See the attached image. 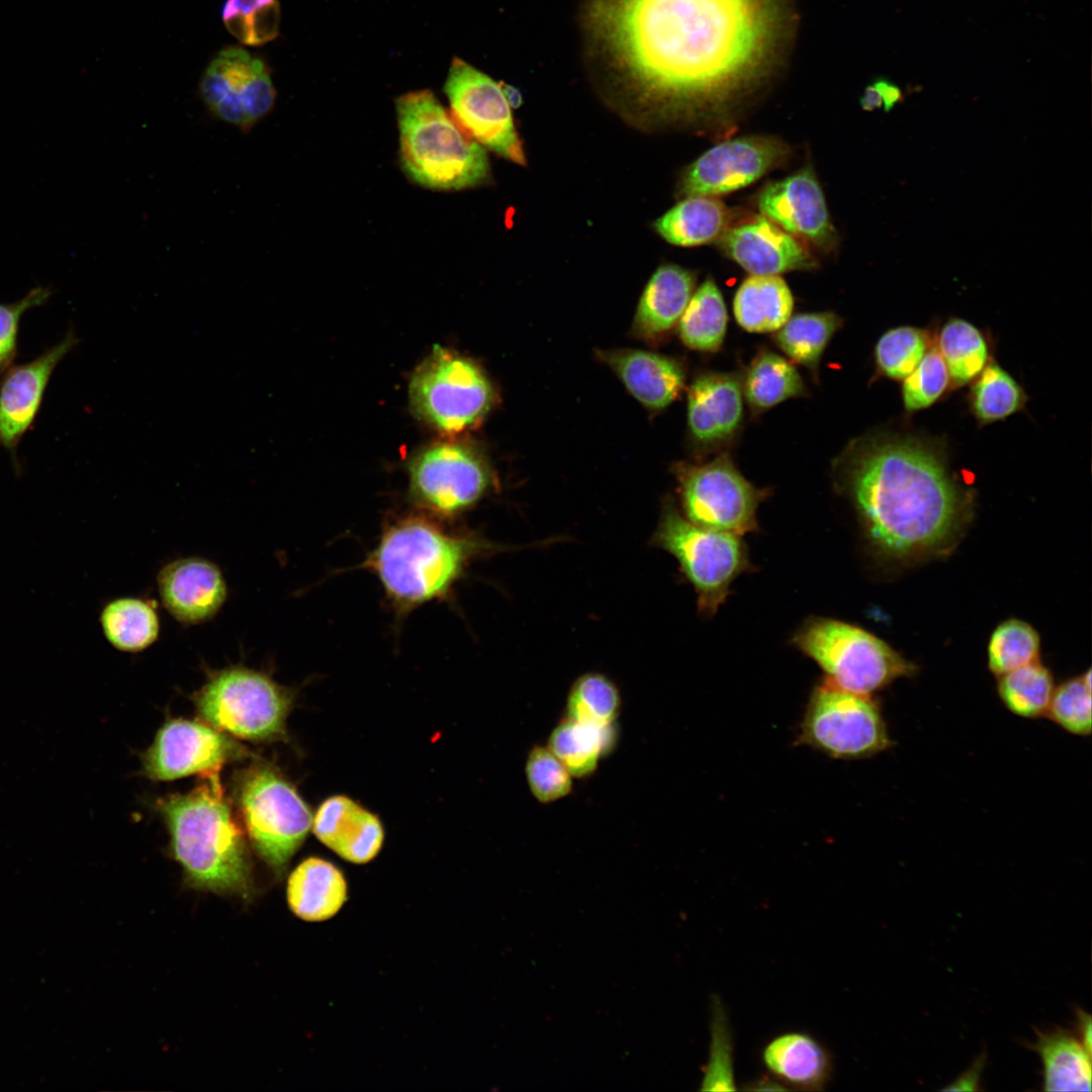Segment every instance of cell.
<instances>
[{
	"label": "cell",
	"mask_w": 1092,
	"mask_h": 1092,
	"mask_svg": "<svg viewBox=\"0 0 1092 1092\" xmlns=\"http://www.w3.org/2000/svg\"><path fill=\"white\" fill-rule=\"evenodd\" d=\"M776 0H590L607 64L657 99L722 100L751 80L776 38Z\"/></svg>",
	"instance_id": "1"
},
{
	"label": "cell",
	"mask_w": 1092,
	"mask_h": 1092,
	"mask_svg": "<svg viewBox=\"0 0 1092 1092\" xmlns=\"http://www.w3.org/2000/svg\"><path fill=\"white\" fill-rule=\"evenodd\" d=\"M834 486L852 506L873 551L904 558L944 545L960 527L966 493L938 444L880 433L851 441L835 459Z\"/></svg>",
	"instance_id": "2"
},
{
	"label": "cell",
	"mask_w": 1092,
	"mask_h": 1092,
	"mask_svg": "<svg viewBox=\"0 0 1092 1092\" xmlns=\"http://www.w3.org/2000/svg\"><path fill=\"white\" fill-rule=\"evenodd\" d=\"M488 548L424 513L393 518L361 568L374 574L396 615L447 599L473 558Z\"/></svg>",
	"instance_id": "3"
},
{
	"label": "cell",
	"mask_w": 1092,
	"mask_h": 1092,
	"mask_svg": "<svg viewBox=\"0 0 1092 1092\" xmlns=\"http://www.w3.org/2000/svg\"><path fill=\"white\" fill-rule=\"evenodd\" d=\"M203 777L189 793L159 802L172 856L190 888L249 901L255 886L244 835L224 800L219 771Z\"/></svg>",
	"instance_id": "4"
},
{
	"label": "cell",
	"mask_w": 1092,
	"mask_h": 1092,
	"mask_svg": "<svg viewBox=\"0 0 1092 1092\" xmlns=\"http://www.w3.org/2000/svg\"><path fill=\"white\" fill-rule=\"evenodd\" d=\"M400 158L405 173L434 189H463L485 182V149L460 127L430 90L408 92L396 101Z\"/></svg>",
	"instance_id": "5"
},
{
	"label": "cell",
	"mask_w": 1092,
	"mask_h": 1092,
	"mask_svg": "<svg viewBox=\"0 0 1092 1092\" xmlns=\"http://www.w3.org/2000/svg\"><path fill=\"white\" fill-rule=\"evenodd\" d=\"M790 641L821 667L827 680L853 693L871 695L915 671L882 639L834 618H807Z\"/></svg>",
	"instance_id": "6"
},
{
	"label": "cell",
	"mask_w": 1092,
	"mask_h": 1092,
	"mask_svg": "<svg viewBox=\"0 0 1092 1092\" xmlns=\"http://www.w3.org/2000/svg\"><path fill=\"white\" fill-rule=\"evenodd\" d=\"M652 543L676 559L704 618L717 613L740 575L754 571L741 536L694 524L672 500L664 503Z\"/></svg>",
	"instance_id": "7"
},
{
	"label": "cell",
	"mask_w": 1092,
	"mask_h": 1092,
	"mask_svg": "<svg viewBox=\"0 0 1092 1092\" xmlns=\"http://www.w3.org/2000/svg\"><path fill=\"white\" fill-rule=\"evenodd\" d=\"M293 701L291 689L243 665L210 672L194 696L196 710L208 724L253 741L282 737Z\"/></svg>",
	"instance_id": "8"
},
{
	"label": "cell",
	"mask_w": 1092,
	"mask_h": 1092,
	"mask_svg": "<svg viewBox=\"0 0 1092 1092\" xmlns=\"http://www.w3.org/2000/svg\"><path fill=\"white\" fill-rule=\"evenodd\" d=\"M238 801L254 849L280 876L312 826L308 805L267 764L253 766L245 774Z\"/></svg>",
	"instance_id": "9"
},
{
	"label": "cell",
	"mask_w": 1092,
	"mask_h": 1092,
	"mask_svg": "<svg viewBox=\"0 0 1092 1092\" xmlns=\"http://www.w3.org/2000/svg\"><path fill=\"white\" fill-rule=\"evenodd\" d=\"M798 742L838 759L869 757L892 745L878 703L826 678L811 693Z\"/></svg>",
	"instance_id": "10"
},
{
	"label": "cell",
	"mask_w": 1092,
	"mask_h": 1092,
	"mask_svg": "<svg viewBox=\"0 0 1092 1092\" xmlns=\"http://www.w3.org/2000/svg\"><path fill=\"white\" fill-rule=\"evenodd\" d=\"M410 396L416 413L444 433L479 421L492 402L491 386L470 360L436 347L415 371Z\"/></svg>",
	"instance_id": "11"
},
{
	"label": "cell",
	"mask_w": 1092,
	"mask_h": 1092,
	"mask_svg": "<svg viewBox=\"0 0 1092 1092\" xmlns=\"http://www.w3.org/2000/svg\"><path fill=\"white\" fill-rule=\"evenodd\" d=\"M677 477L681 513L694 524L741 537L759 531L757 510L769 491L749 482L728 456L686 466Z\"/></svg>",
	"instance_id": "12"
},
{
	"label": "cell",
	"mask_w": 1092,
	"mask_h": 1092,
	"mask_svg": "<svg viewBox=\"0 0 1092 1092\" xmlns=\"http://www.w3.org/2000/svg\"><path fill=\"white\" fill-rule=\"evenodd\" d=\"M407 471L408 495L414 506L443 522L471 509L491 483L481 457L453 442L437 443L417 454Z\"/></svg>",
	"instance_id": "13"
},
{
	"label": "cell",
	"mask_w": 1092,
	"mask_h": 1092,
	"mask_svg": "<svg viewBox=\"0 0 1092 1092\" xmlns=\"http://www.w3.org/2000/svg\"><path fill=\"white\" fill-rule=\"evenodd\" d=\"M444 91L451 115L468 136L500 157L525 165L524 150L502 83L454 58Z\"/></svg>",
	"instance_id": "14"
},
{
	"label": "cell",
	"mask_w": 1092,
	"mask_h": 1092,
	"mask_svg": "<svg viewBox=\"0 0 1092 1092\" xmlns=\"http://www.w3.org/2000/svg\"><path fill=\"white\" fill-rule=\"evenodd\" d=\"M200 97L218 119L250 131L274 107L275 87L265 64L246 50H222L204 71Z\"/></svg>",
	"instance_id": "15"
},
{
	"label": "cell",
	"mask_w": 1092,
	"mask_h": 1092,
	"mask_svg": "<svg viewBox=\"0 0 1092 1092\" xmlns=\"http://www.w3.org/2000/svg\"><path fill=\"white\" fill-rule=\"evenodd\" d=\"M244 750L216 728L184 719L168 720L143 756L145 775L171 781L193 774L219 771Z\"/></svg>",
	"instance_id": "16"
},
{
	"label": "cell",
	"mask_w": 1092,
	"mask_h": 1092,
	"mask_svg": "<svg viewBox=\"0 0 1092 1092\" xmlns=\"http://www.w3.org/2000/svg\"><path fill=\"white\" fill-rule=\"evenodd\" d=\"M786 146L762 136L723 142L701 155L687 170L681 192L688 196L730 193L755 182L783 162Z\"/></svg>",
	"instance_id": "17"
},
{
	"label": "cell",
	"mask_w": 1092,
	"mask_h": 1092,
	"mask_svg": "<svg viewBox=\"0 0 1092 1092\" xmlns=\"http://www.w3.org/2000/svg\"><path fill=\"white\" fill-rule=\"evenodd\" d=\"M78 342L70 331L61 342L34 360L3 371L0 381V446L9 451L13 460L20 439L31 428L38 414L55 368Z\"/></svg>",
	"instance_id": "18"
},
{
	"label": "cell",
	"mask_w": 1092,
	"mask_h": 1092,
	"mask_svg": "<svg viewBox=\"0 0 1092 1092\" xmlns=\"http://www.w3.org/2000/svg\"><path fill=\"white\" fill-rule=\"evenodd\" d=\"M157 583L164 607L183 625L211 620L228 597L226 582L219 567L200 557L169 562L159 571Z\"/></svg>",
	"instance_id": "19"
},
{
	"label": "cell",
	"mask_w": 1092,
	"mask_h": 1092,
	"mask_svg": "<svg viewBox=\"0 0 1092 1092\" xmlns=\"http://www.w3.org/2000/svg\"><path fill=\"white\" fill-rule=\"evenodd\" d=\"M758 205L787 233L821 247L832 243L833 229L825 198L811 169L767 185L759 195Z\"/></svg>",
	"instance_id": "20"
},
{
	"label": "cell",
	"mask_w": 1092,
	"mask_h": 1092,
	"mask_svg": "<svg viewBox=\"0 0 1092 1092\" xmlns=\"http://www.w3.org/2000/svg\"><path fill=\"white\" fill-rule=\"evenodd\" d=\"M722 246L752 275H779L813 265L807 250L764 216L725 233Z\"/></svg>",
	"instance_id": "21"
},
{
	"label": "cell",
	"mask_w": 1092,
	"mask_h": 1092,
	"mask_svg": "<svg viewBox=\"0 0 1092 1092\" xmlns=\"http://www.w3.org/2000/svg\"><path fill=\"white\" fill-rule=\"evenodd\" d=\"M312 830L322 843L354 863L373 859L384 839L379 818L346 796H334L321 804Z\"/></svg>",
	"instance_id": "22"
},
{
	"label": "cell",
	"mask_w": 1092,
	"mask_h": 1092,
	"mask_svg": "<svg viewBox=\"0 0 1092 1092\" xmlns=\"http://www.w3.org/2000/svg\"><path fill=\"white\" fill-rule=\"evenodd\" d=\"M742 417V389L734 375L707 373L690 386L688 424L697 441L716 444L727 440L739 428Z\"/></svg>",
	"instance_id": "23"
},
{
	"label": "cell",
	"mask_w": 1092,
	"mask_h": 1092,
	"mask_svg": "<svg viewBox=\"0 0 1092 1092\" xmlns=\"http://www.w3.org/2000/svg\"><path fill=\"white\" fill-rule=\"evenodd\" d=\"M761 1061L769 1076L786 1089L820 1091L833 1074L830 1052L802 1031L777 1035L762 1049Z\"/></svg>",
	"instance_id": "24"
},
{
	"label": "cell",
	"mask_w": 1092,
	"mask_h": 1092,
	"mask_svg": "<svg viewBox=\"0 0 1092 1092\" xmlns=\"http://www.w3.org/2000/svg\"><path fill=\"white\" fill-rule=\"evenodd\" d=\"M631 394L651 408L667 406L684 386V371L674 360L638 350L602 354Z\"/></svg>",
	"instance_id": "25"
},
{
	"label": "cell",
	"mask_w": 1092,
	"mask_h": 1092,
	"mask_svg": "<svg viewBox=\"0 0 1092 1092\" xmlns=\"http://www.w3.org/2000/svg\"><path fill=\"white\" fill-rule=\"evenodd\" d=\"M347 882L332 862L310 856L289 875L287 903L298 918L318 922L335 916L347 901Z\"/></svg>",
	"instance_id": "26"
},
{
	"label": "cell",
	"mask_w": 1092,
	"mask_h": 1092,
	"mask_svg": "<svg viewBox=\"0 0 1092 1092\" xmlns=\"http://www.w3.org/2000/svg\"><path fill=\"white\" fill-rule=\"evenodd\" d=\"M694 276L676 265L660 266L639 300L634 331L654 337L667 332L682 315L694 291Z\"/></svg>",
	"instance_id": "27"
},
{
	"label": "cell",
	"mask_w": 1092,
	"mask_h": 1092,
	"mask_svg": "<svg viewBox=\"0 0 1092 1092\" xmlns=\"http://www.w3.org/2000/svg\"><path fill=\"white\" fill-rule=\"evenodd\" d=\"M792 292L778 275H752L736 291L733 310L738 325L750 333L777 332L791 317Z\"/></svg>",
	"instance_id": "28"
},
{
	"label": "cell",
	"mask_w": 1092,
	"mask_h": 1092,
	"mask_svg": "<svg viewBox=\"0 0 1092 1092\" xmlns=\"http://www.w3.org/2000/svg\"><path fill=\"white\" fill-rule=\"evenodd\" d=\"M1034 1050L1043 1068L1046 1091L1090 1090L1091 1053L1064 1029L1037 1034Z\"/></svg>",
	"instance_id": "29"
},
{
	"label": "cell",
	"mask_w": 1092,
	"mask_h": 1092,
	"mask_svg": "<svg viewBox=\"0 0 1092 1092\" xmlns=\"http://www.w3.org/2000/svg\"><path fill=\"white\" fill-rule=\"evenodd\" d=\"M615 725L602 727L563 717L551 731L547 746L573 778L592 776L615 745Z\"/></svg>",
	"instance_id": "30"
},
{
	"label": "cell",
	"mask_w": 1092,
	"mask_h": 1092,
	"mask_svg": "<svg viewBox=\"0 0 1092 1092\" xmlns=\"http://www.w3.org/2000/svg\"><path fill=\"white\" fill-rule=\"evenodd\" d=\"M726 219V208L720 201L710 196H691L660 216L654 229L672 245L693 247L715 240Z\"/></svg>",
	"instance_id": "31"
},
{
	"label": "cell",
	"mask_w": 1092,
	"mask_h": 1092,
	"mask_svg": "<svg viewBox=\"0 0 1092 1092\" xmlns=\"http://www.w3.org/2000/svg\"><path fill=\"white\" fill-rule=\"evenodd\" d=\"M100 624L107 641L125 652L148 648L160 633L154 603L139 598H119L107 603L101 611Z\"/></svg>",
	"instance_id": "32"
},
{
	"label": "cell",
	"mask_w": 1092,
	"mask_h": 1092,
	"mask_svg": "<svg viewBox=\"0 0 1092 1092\" xmlns=\"http://www.w3.org/2000/svg\"><path fill=\"white\" fill-rule=\"evenodd\" d=\"M727 321L722 293L709 278L693 293L679 318L680 339L694 350L718 351L725 339Z\"/></svg>",
	"instance_id": "33"
},
{
	"label": "cell",
	"mask_w": 1092,
	"mask_h": 1092,
	"mask_svg": "<svg viewBox=\"0 0 1092 1092\" xmlns=\"http://www.w3.org/2000/svg\"><path fill=\"white\" fill-rule=\"evenodd\" d=\"M743 388L748 403L757 411L770 408L805 392L797 369L787 359L769 351L754 358L746 372Z\"/></svg>",
	"instance_id": "34"
},
{
	"label": "cell",
	"mask_w": 1092,
	"mask_h": 1092,
	"mask_svg": "<svg viewBox=\"0 0 1092 1092\" xmlns=\"http://www.w3.org/2000/svg\"><path fill=\"white\" fill-rule=\"evenodd\" d=\"M937 350L952 386L974 380L988 363V345L982 332L968 321L949 318L941 328Z\"/></svg>",
	"instance_id": "35"
},
{
	"label": "cell",
	"mask_w": 1092,
	"mask_h": 1092,
	"mask_svg": "<svg viewBox=\"0 0 1092 1092\" xmlns=\"http://www.w3.org/2000/svg\"><path fill=\"white\" fill-rule=\"evenodd\" d=\"M841 318L831 311L799 313L778 330L776 341L793 361L814 373Z\"/></svg>",
	"instance_id": "36"
},
{
	"label": "cell",
	"mask_w": 1092,
	"mask_h": 1092,
	"mask_svg": "<svg viewBox=\"0 0 1092 1092\" xmlns=\"http://www.w3.org/2000/svg\"><path fill=\"white\" fill-rule=\"evenodd\" d=\"M971 410L982 424L997 422L1021 411L1027 396L1020 384L999 364L991 361L975 378Z\"/></svg>",
	"instance_id": "37"
},
{
	"label": "cell",
	"mask_w": 1092,
	"mask_h": 1092,
	"mask_svg": "<svg viewBox=\"0 0 1092 1092\" xmlns=\"http://www.w3.org/2000/svg\"><path fill=\"white\" fill-rule=\"evenodd\" d=\"M1055 690L1050 670L1038 660L999 676L998 695L1013 714L1024 718L1046 715Z\"/></svg>",
	"instance_id": "38"
},
{
	"label": "cell",
	"mask_w": 1092,
	"mask_h": 1092,
	"mask_svg": "<svg viewBox=\"0 0 1092 1092\" xmlns=\"http://www.w3.org/2000/svg\"><path fill=\"white\" fill-rule=\"evenodd\" d=\"M621 694L615 682L601 672H586L571 685L564 717L607 727L615 725L621 711Z\"/></svg>",
	"instance_id": "39"
},
{
	"label": "cell",
	"mask_w": 1092,
	"mask_h": 1092,
	"mask_svg": "<svg viewBox=\"0 0 1092 1092\" xmlns=\"http://www.w3.org/2000/svg\"><path fill=\"white\" fill-rule=\"evenodd\" d=\"M1040 640L1037 632L1027 623L1007 620L993 631L988 644V665L1000 676L1017 667L1036 661Z\"/></svg>",
	"instance_id": "40"
},
{
	"label": "cell",
	"mask_w": 1092,
	"mask_h": 1092,
	"mask_svg": "<svg viewBox=\"0 0 1092 1092\" xmlns=\"http://www.w3.org/2000/svg\"><path fill=\"white\" fill-rule=\"evenodd\" d=\"M222 19L238 40L260 46L278 35L280 5L277 0H226Z\"/></svg>",
	"instance_id": "41"
},
{
	"label": "cell",
	"mask_w": 1092,
	"mask_h": 1092,
	"mask_svg": "<svg viewBox=\"0 0 1092 1092\" xmlns=\"http://www.w3.org/2000/svg\"><path fill=\"white\" fill-rule=\"evenodd\" d=\"M929 348L925 331L901 326L887 331L875 348V360L880 372L888 378L903 380L923 358Z\"/></svg>",
	"instance_id": "42"
},
{
	"label": "cell",
	"mask_w": 1092,
	"mask_h": 1092,
	"mask_svg": "<svg viewBox=\"0 0 1092 1092\" xmlns=\"http://www.w3.org/2000/svg\"><path fill=\"white\" fill-rule=\"evenodd\" d=\"M1045 716L1072 734L1090 735L1091 671L1055 689Z\"/></svg>",
	"instance_id": "43"
},
{
	"label": "cell",
	"mask_w": 1092,
	"mask_h": 1092,
	"mask_svg": "<svg viewBox=\"0 0 1092 1092\" xmlns=\"http://www.w3.org/2000/svg\"><path fill=\"white\" fill-rule=\"evenodd\" d=\"M526 781L533 797L549 804L567 797L573 777L547 745H533L525 765Z\"/></svg>",
	"instance_id": "44"
},
{
	"label": "cell",
	"mask_w": 1092,
	"mask_h": 1092,
	"mask_svg": "<svg viewBox=\"0 0 1092 1092\" xmlns=\"http://www.w3.org/2000/svg\"><path fill=\"white\" fill-rule=\"evenodd\" d=\"M949 375L936 347L928 348L914 370L903 379L902 398L908 412L932 405L946 390Z\"/></svg>",
	"instance_id": "45"
},
{
	"label": "cell",
	"mask_w": 1092,
	"mask_h": 1092,
	"mask_svg": "<svg viewBox=\"0 0 1092 1092\" xmlns=\"http://www.w3.org/2000/svg\"><path fill=\"white\" fill-rule=\"evenodd\" d=\"M735 1089L730 1028L722 1004L719 1001H714L710 1056L701 1083V1090L733 1091Z\"/></svg>",
	"instance_id": "46"
},
{
	"label": "cell",
	"mask_w": 1092,
	"mask_h": 1092,
	"mask_svg": "<svg viewBox=\"0 0 1092 1092\" xmlns=\"http://www.w3.org/2000/svg\"><path fill=\"white\" fill-rule=\"evenodd\" d=\"M49 286H35L11 303H0V371L11 366L17 355V336L21 316L30 308L44 304L52 296Z\"/></svg>",
	"instance_id": "47"
},
{
	"label": "cell",
	"mask_w": 1092,
	"mask_h": 1092,
	"mask_svg": "<svg viewBox=\"0 0 1092 1092\" xmlns=\"http://www.w3.org/2000/svg\"><path fill=\"white\" fill-rule=\"evenodd\" d=\"M883 99V108L886 112L891 111L897 104L903 101L904 95L900 87L892 81L879 78L873 81Z\"/></svg>",
	"instance_id": "48"
},
{
	"label": "cell",
	"mask_w": 1092,
	"mask_h": 1092,
	"mask_svg": "<svg viewBox=\"0 0 1092 1092\" xmlns=\"http://www.w3.org/2000/svg\"><path fill=\"white\" fill-rule=\"evenodd\" d=\"M859 103L862 109L867 111H873L883 107L882 96L873 82L864 88Z\"/></svg>",
	"instance_id": "49"
},
{
	"label": "cell",
	"mask_w": 1092,
	"mask_h": 1092,
	"mask_svg": "<svg viewBox=\"0 0 1092 1092\" xmlns=\"http://www.w3.org/2000/svg\"><path fill=\"white\" fill-rule=\"evenodd\" d=\"M1079 1039L1085 1049L1091 1053V1018L1085 1012H1078Z\"/></svg>",
	"instance_id": "50"
},
{
	"label": "cell",
	"mask_w": 1092,
	"mask_h": 1092,
	"mask_svg": "<svg viewBox=\"0 0 1092 1092\" xmlns=\"http://www.w3.org/2000/svg\"><path fill=\"white\" fill-rule=\"evenodd\" d=\"M503 87H504V91H505V94H506V97H507V100H508L510 106L512 108H517L518 106H520V104H521V95L519 94V92L516 89H514L512 87H509V86L503 85Z\"/></svg>",
	"instance_id": "51"
}]
</instances>
